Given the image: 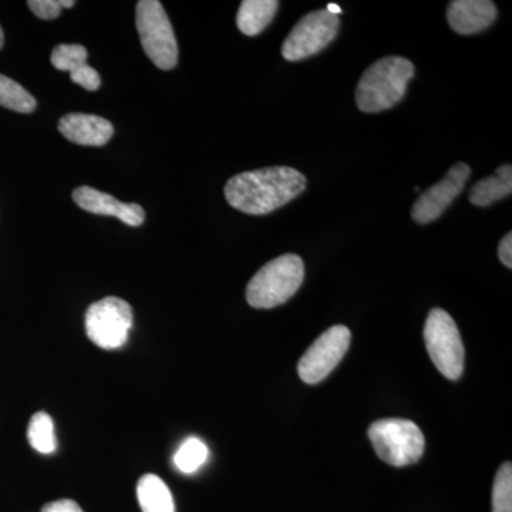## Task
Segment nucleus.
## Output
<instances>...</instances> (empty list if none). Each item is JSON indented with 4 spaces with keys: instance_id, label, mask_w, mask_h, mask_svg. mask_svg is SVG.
<instances>
[{
    "instance_id": "obj_16",
    "label": "nucleus",
    "mask_w": 512,
    "mask_h": 512,
    "mask_svg": "<svg viewBox=\"0 0 512 512\" xmlns=\"http://www.w3.org/2000/svg\"><path fill=\"white\" fill-rule=\"evenodd\" d=\"M137 498L143 512H175L170 488L156 474H146L140 478Z\"/></svg>"
},
{
    "instance_id": "obj_27",
    "label": "nucleus",
    "mask_w": 512,
    "mask_h": 512,
    "mask_svg": "<svg viewBox=\"0 0 512 512\" xmlns=\"http://www.w3.org/2000/svg\"><path fill=\"white\" fill-rule=\"evenodd\" d=\"M74 5H76L74 0H62V8L72 9Z\"/></svg>"
},
{
    "instance_id": "obj_13",
    "label": "nucleus",
    "mask_w": 512,
    "mask_h": 512,
    "mask_svg": "<svg viewBox=\"0 0 512 512\" xmlns=\"http://www.w3.org/2000/svg\"><path fill=\"white\" fill-rule=\"evenodd\" d=\"M59 131L64 138L79 146L101 147L113 137L114 127L103 117L72 113L60 119Z\"/></svg>"
},
{
    "instance_id": "obj_3",
    "label": "nucleus",
    "mask_w": 512,
    "mask_h": 512,
    "mask_svg": "<svg viewBox=\"0 0 512 512\" xmlns=\"http://www.w3.org/2000/svg\"><path fill=\"white\" fill-rule=\"evenodd\" d=\"M305 278L301 256L286 254L262 266L249 281L247 301L255 309L284 305L298 292Z\"/></svg>"
},
{
    "instance_id": "obj_15",
    "label": "nucleus",
    "mask_w": 512,
    "mask_h": 512,
    "mask_svg": "<svg viewBox=\"0 0 512 512\" xmlns=\"http://www.w3.org/2000/svg\"><path fill=\"white\" fill-rule=\"evenodd\" d=\"M278 6L276 0H244L238 10V29L247 36L259 35L274 20Z\"/></svg>"
},
{
    "instance_id": "obj_17",
    "label": "nucleus",
    "mask_w": 512,
    "mask_h": 512,
    "mask_svg": "<svg viewBox=\"0 0 512 512\" xmlns=\"http://www.w3.org/2000/svg\"><path fill=\"white\" fill-rule=\"evenodd\" d=\"M28 440L30 446L39 453H55L57 448L55 424L49 414L45 412L33 414L28 427Z\"/></svg>"
},
{
    "instance_id": "obj_10",
    "label": "nucleus",
    "mask_w": 512,
    "mask_h": 512,
    "mask_svg": "<svg viewBox=\"0 0 512 512\" xmlns=\"http://www.w3.org/2000/svg\"><path fill=\"white\" fill-rule=\"evenodd\" d=\"M470 175L471 168L466 163L454 165L440 183L424 191L414 202L413 220L421 225L436 221L464 190Z\"/></svg>"
},
{
    "instance_id": "obj_8",
    "label": "nucleus",
    "mask_w": 512,
    "mask_h": 512,
    "mask_svg": "<svg viewBox=\"0 0 512 512\" xmlns=\"http://www.w3.org/2000/svg\"><path fill=\"white\" fill-rule=\"evenodd\" d=\"M340 20L338 15L326 9L315 10L303 16L289 33L282 46V56L288 62H299L318 55L338 35Z\"/></svg>"
},
{
    "instance_id": "obj_22",
    "label": "nucleus",
    "mask_w": 512,
    "mask_h": 512,
    "mask_svg": "<svg viewBox=\"0 0 512 512\" xmlns=\"http://www.w3.org/2000/svg\"><path fill=\"white\" fill-rule=\"evenodd\" d=\"M70 79H72L73 83L82 86L83 89L89 90V92H96L101 84L100 74L87 63L73 70L70 73Z\"/></svg>"
},
{
    "instance_id": "obj_28",
    "label": "nucleus",
    "mask_w": 512,
    "mask_h": 512,
    "mask_svg": "<svg viewBox=\"0 0 512 512\" xmlns=\"http://www.w3.org/2000/svg\"><path fill=\"white\" fill-rule=\"evenodd\" d=\"M3 43H5V35H3V30L0 28V49H2Z\"/></svg>"
},
{
    "instance_id": "obj_7",
    "label": "nucleus",
    "mask_w": 512,
    "mask_h": 512,
    "mask_svg": "<svg viewBox=\"0 0 512 512\" xmlns=\"http://www.w3.org/2000/svg\"><path fill=\"white\" fill-rule=\"evenodd\" d=\"M133 326V309L116 296L94 302L86 312V333L101 349H120L126 345Z\"/></svg>"
},
{
    "instance_id": "obj_1",
    "label": "nucleus",
    "mask_w": 512,
    "mask_h": 512,
    "mask_svg": "<svg viewBox=\"0 0 512 512\" xmlns=\"http://www.w3.org/2000/svg\"><path fill=\"white\" fill-rule=\"evenodd\" d=\"M305 188L301 171L281 165L234 175L225 185V198L244 214L266 215L295 200Z\"/></svg>"
},
{
    "instance_id": "obj_6",
    "label": "nucleus",
    "mask_w": 512,
    "mask_h": 512,
    "mask_svg": "<svg viewBox=\"0 0 512 512\" xmlns=\"http://www.w3.org/2000/svg\"><path fill=\"white\" fill-rule=\"evenodd\" d=\"M424 342L441 375L450 380H457L463 375V340L456 322L444 309H433L427 316Z\"/></svg>"
},
{
    "instance_id": "obj_25",
    "label": "nucleus",
    "mask_w": 512,
    "mask_h": 512,
    "mask_svg": "<svg viewBox=\"0 0 512 512\" xmlns=\"http://www.w3.org/2000/svg\"><path fill=\"white\" fill-rule=\"evenodd\" d=\"M498 255H500L501 262L507 268H512V234L508 232L500 242V248H498Z\"/></svg>"
},
{
    "instance_id": "obj_23",
    "label": "nucleus",
    "mask_w": 512,
    "mask_h": 512,
    "mask_svg": "<svg viewBox=\"0 0 512 512\" xmlns=\"http://www.w3.org/2000/svg\"><path fill=\"white\" fill-rule=\"evenodd\" d=\"M29 9L39 19L52 20L62 13V0H29Z\"/></svg>"
},
{
    "instance_id": "obj_20",
    "label": "nucleus",
    "mask_w": 512,
    "mask_h": 512,
    "mask_svg": "<svg viewBox=\"0 0 512 512\" xmlns=\"http://www.w3.org/2000/svg\"><path fill=\"white\" fill-rule=\"evenodd\" d=\"M493 512H512V466L504 463L495 476Z\"/></svg>"
},
{
    "instance_id": "obj_4",
    "label": "nucleus",
    "mask_w": 512,
    "mask_h": 512,
    "mask_svg": "<svg viewBox=\"0 0 512 512\" xmlns=\"http://www.w3.org/2000/svg\"><path fill=\"white\" fill-rule=\"evenodd\" d=\"M369 439L377 456L393 467L417 463L426 447L419 426L413 421L403 419L375 421L369 427Z\"/></svg>"
},
{
    "instance_id": "obj_9",
    "label": "nucleus",
    "mask_w": 512,
    "mask_h": 512,
    "mask_svg": "<svg viewBox=\"0 0 512 512\" xmlns=\"http://www.w3.org/2000/svg\"><path fill=\"white\" fill-rule=\"evenodd\" d=\"M350 339L352 333L343 325L332 326L322 333L299 360L298 373L303 382L316 384L325 380L345 357Z\"/></svg>"
},
{
    "instance_id": "obj_18",
    "label": "nucleus",
    "mask_w": 512,
    "mask_h": 512,
    "mask_svg": "<svg viewBox=\"0 0 512 512\" xmlns=\"http://www.w3.org/2000/svg\"><path fill=\"white\" fill-rule=\"evenodd\" d=\"M0 106L16 113L28 114L35 111V97L15 80L0 74Z\"/></svg>"
},
{
    "instance_id": "obj_26",
    "label": "nucleus",
    "mask_w": 512,
    "mask_h": 512,
    "mask_svg": "<svg viewBox=\"0 0 512 512\" xmlns=\"http://www.w3.org/2000/svg\"><path fill=\"white\" fill-rule=\"evenodd\" d=\"M326 10H328V12L330 13H333V15H340V13H342V9L339 8L338 5H333V3H330V5H328V8H326Z\"/></svg>"
},
{
    "instance_id": "obj_12",
    "label": "nucleus",
    "mask_w": 512,
    "mask_h": 512,
    "mask_svg": "<svg viewBox=\"0 0 512 512\" xmlns=\"http://www.w3.org/2000/svg\"><path fill=\"white\" fill-rule=\"evenodd\" d=\"M497 18L491 0H454L447 8V22L458 35H476L490 28Z\"/></svg>"
},
{
    "instance_id": "obj_21",
    "label": "nucleus",
    "mask_w": 512,
    "mask_h": 512,
    "mask_svg": "<svg viewBox=\"0 0 512 512\" xmlns=\"http://www.w3.org/2000/svg\"><path fill=\"white\" fill-rule=\"evenodd\" d=\"M87 63V50L82 45H59L52 53V64L60 72L72 73Z\"/></svg>"
},
{
    "instance_id": "obj_5",
    "label": "nucleus",
    "mask_w": 512,
    "mask_h": 512,
    "mask_svg": "<svg viewBox=\"0 0 512 512\" xmlns=\"http://www.w3.org/2000/svg\"><path fill=\"white\" fill-rule=\"evenodd\" d=\"M137 32L144 52L158 69L177 66L178 45L173 25L158 0H141L136 8Z\"/></svg>"
},
{
    "instance_id": "obj_19",
    "label": "nucleus",
    "mask_w": 512,
    "mask_h": 512,
    "mask_svg": "<svg viewBox=\"0 0 512 512\" xmlns=\"http://www.w3.org/2000/svg\"><path fill=\"white\" fill-rule=\"evenodd\" d=\"M210 451L207 444L197 437H190L181 444L174 456V466L184 474H192L200 470L208 460Z\"/></svg>"
},
{
    "instance_id": "obj_2",
    "label": "nucleus",
    "mask_w": 512,
    "mask_h": 512,
    "mask_svg": "<svg viewBox=\"0 0 512 512\" xmlns=\"http://www.w3.org/2000/svg\"><path fill=\"white\" fill-rule=\"evenodd\" d=\"M414 76L410 60L400 56L383 57L363 73L356 89V104L363 113L392 109L403 100L407 84Z\"/></svg>"
},
{
    "instance_id": "obj_24",
    "label": "nucleus",
    "mask_w": 512,
    "mask_h": 512,
    "mask_svg": "<svg viewBox=\"0 0 512 512\" xmlns=\"http://www.w3.org/2000/svg\"><path fill=\"white\" fill-rule=\"evenodd\" d=\"M42 512H83L80 505L73 500H59L46 504Z\"/></svg>"
},
{
    "instance_id": "obj_11",
    "label": "nucleus",
    "mask_w": 512,
    "mask_h": 512,
    "mask_svg": "<svg viewBox=\"0 0 512 512\" xmlns=\"http://www.w3.org/2000/svg\"><path fill=\"white\" fill-rule=\"evenodd\" d=\"M73 200L82 210L92 212L104 217L119 218L124 224L130 227H140L146 220V212L141 205L126 204L114 198L113 195L106 194L92 187H79L73 191Z\"/></svg>"
},
{
    "instance_id": "obj_14",
    "label": "nucleus",
    "mask_w": 512,
    "mask_h": 512,
    "mask_svg": "<svg viewBox=\"0 0 512 512\" xmlns=\"http://www.w3.org/2000/svg\"><path fill=\"white\" fill-rule=\"evenodd\" d=\"M511 192L512 167L510 164H504L498 168L497 173L473 185L470 190V202L476 207H488L495 201L508 197Z\"/></svg>"
}]
</instances>
